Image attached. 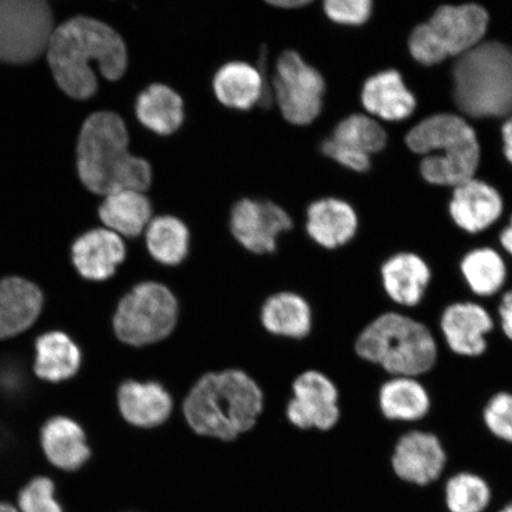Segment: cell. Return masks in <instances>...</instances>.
I'll list each match as a JSON object with an SVG mask.
<instances>
[{"label": "cell", "mask_w": 512, "mask_h": 512, "mask_svg": "<svg viewBox=\"0 0 512 512\" xmlns=\"http://www.w3.org/2000/svg\"><path fill=\"white\" fill-rule=\"evenodd\" d=\"M264 407V392L251 375L224 369L202 375L177 409L198 437L233 443L254 430Z\"/></svg>", "instance_id": "7a4b0ae2"}, {"label": "cell", "mask_w": 512, "mask_h": 512, "mask_svg": "<svg viewBox=\"0 0 512 512\" xmlns=\"http://www.w3.org/2000/svg\"><path fill=\"white\" fill-rule=\"evenodd\" d=\"M47 53L57 86L76 100L89 99L98 89L95 64L110 81L123 78L128 66L123 37L110 25L83 16L69 19L55 29Z\"/></svg>", "instance_id": "6da1fadb"}, {"label": "cell", "mask_w": 512, "mask_h": 512, "mask_svg": "<svg viewBox=\"0 0 512 512\" xmlns=\"http://www.w3.org/2000/svg\"><path fill=\"white\" fill-rule=\"evenodd\" d=\"M483 421L488 431L504 443L512 444V393H497L486 403Z\"/></svg>", "instance_id": "836d02e7"}, {"label": "cell", "mask_w": 512, "mask_h": 512, "mask_svg": "<svg viewBox=\"0 0 512 512\" xmlns=\"http://www.w3.org/2000/svg\"><path fill=\"white\" fill-rule=\"evenodd\" d=\"M503 200L491 185L473 178L454 188L450 214L459 228L470 234L488 229L502 215Z\"/></svg>", "instance_id": "603a6c76"}, {"label": "cell", "mask_w": 512, "mask_h": 512, "mask_svg": "<svg viewBox=\"0 0 512 512\" xmlns=\"http://www.w3.org/2000/svg\"><path fill=\"white\" fill-rule=\"evenodd\" d=\"M460 271L470 291L480 298L496 296L508 279L502 255L490 247L476 248L467 253L460 262Z\"/></svg>", "instance_id": "f546056e"}, {"label": "cell", "mask_w": 512, "mask_h": 512, "mask_svg": "<svg viewBox=\"0 0 512 512\" xmlns=\"http://www.w3.org/2000/svg\"><path fill=\"white\" fill-rule=\"evenodd\" d=\"M99 216L107 229L121 238L134 239L149 227L152 204L143 191H118L106 196L99 208Z\"/></svg>", "instance_id": "f1b7e54d"}, {"label": "cell", "mask_w": 512, "mask_h": 512, "mask_svg": "<svg viewBox=\"0 0 512 512\" xmlns=\"http://www.w3.org/2000/svg\"><path fill=\"white\" fill-rule=\"evenodd\" d=\"M136 114L147 130L158 136H171L184 124V101L174 88L153 83L138 95Z\"/></svg>", "instance_id": "83f0119b"}, {"label": "cell", "mask_w": 512, "mask_h": 512, "mask_svg": "<svg viewBox=\"0 0 512 512\" xmlns=\"http://www.w3.org/2000/svg\"><path fill=\"white\" fill-rule=\"evenodd\" d=\"M498 319L503 334L512 342V290L505 292L499 303Z\"/></svg>", "instance_id": "8d00e7d4"}, {"label": "cell", "mask_w": 512, "mask_h": 512, "mask_svg": "<svg viewBox=\"0 0 512 512\" xmlns=\"http://www.w3.org/2000/svg\"><path fill=\"white\" fill-rule=\"evenodd\" d=\"M355 354L389 376L419 377L438 361V344L430 328L396 311L370 319L357 335Z\"/></svg>", "instance_id": "277c9868"}, {"label": "cell", "mask_w": 512, "mask_h": 512, "mask_svg": "<svg viewBox=\"0 0 512 512\" xmlns=\"http://www.w3.org/2000/svg\"><path fill=\"white\" fill-rule=\"evenodd\" d=\"M115 405L121 420L138 431L165 426L174 416L177 403L163 383L128 379L119 384Z\"/></svg>", "instance_id": "4fadbf2b"}, {"label": "cell", "mask_w": 512, "mask_h": 512, "mask_svg": "<svg viewBox=\"0 0 512 512\" xmlns=\"http://www.w3.org/2000/svg\"><path fill=\"white\" fill-rule=\"evenodd\" d=\"M453 98L469 117L512 115V49L501 42H482L458 57L452 70Z\"/></svg>", "instance_id": "8992f818"}, {"label": "cell", "mask_w": 512, "mask_h": 512, "mask_svg": "<svg viewBox=\"0 0 512 512\" xmlns=\"http://www.w3.org/2000/svg\"><path fill=\"white\" fill-rule=\"evenodd\" d=\"M85 364L81 345L68 332L50 329L40 332L32 343V374L50 386L72 382Z\"/></svg>", "instance_id": "2e32d148"}, {"label": "cell", "mask_w": 512, "mask_h": 512, "mask_svg": "<svg viewBox=\"0 0 512 512\" xmlns=\"http://www.w3.org/2000/svg\"><path fill=\"white\" fill-rule=\"evenodd\" d=\"M192 238L187 223L176 216L155 217L145 230V247L159 266L182 267L191 255Z\"/></svg>", "instance_id": "4316f807"}, {"label": "cell", "mask_w": 512, "mask_h": 512, "mask_svg": "<svg viewBox=\"0 0 512 512\" xmlns=\"http://www.w3.org/2000/svg\"><path fill=\"white\" fill-rule=\"evenodd\" d=\"M377 406L388 421L418 422L430 413L432 400L419 377L390 376L377 390Z\"/></svg>", "instance_id": "484cf974"}, {"label": "cell", "mask_w": 512, "mask_h": 512, "mask_svg": "<svg viewBox=\"0 0 512 512\" xmlns=\"http://www.w3.org/2000/svg\"><path fill=\"white\" fill-rule=\"evenodd\" d=\"M390 463L403 482L426 486L443 475L447 454L437 435L414 430L396 441Z\"/></svg>", "instance_id": "9a60e30c"}, {"label": "cell", "mask_w": 512, "mask_h": 512, "mask_svg": "<svg viewBox=\"0 0 512 512\" xmlns=\"http://www.w3.org/2000/svg\"><path fill=\"white\" fill-rule=\"evenodd\" d=\"M291 393L285 416L296 430L326 433L341 421V393L335 381L322 371L310 369L299 374L292 382Z\"/></svg>", "instance_id": "8fae6325"}, {"label": "cell", "mask_w": 512, "mask_h": 512, "mask_svg": "<svg viewBox=\"0 0 512 512\" xmlns=\"http://www.w3.org/2000/svg\"><path fill=\"white\" fill-rule=\"evenodd\" d=\"M306 234L316 246L335 252L354 240L358 217L351 204L339 198H320L306 211Z\"/></svg>", "instance_id": "ffe728a7"}, {"label": "cell", "mask_w": 512, "mask_h": 512, "mask_svg": "<svg viewBox=\"0 0 512 512\" xmlns=\"http://www.w3.org/2000/svg\"><path fill=\"white\" fill-rule=\"evenodd\" d=\"M381 284L388 299L402 307L421 304L431 284L432 272L427 262L414 253H398L383 262Z\"/></svg>", "instance_id": "7402d4cb"}, {"label": "cell", "mask_w": 512, "mask_h": 512, "mask_svg": "<svg viewBox=\"0 0 512 512\" xmlns=\"http://www.w3.org/2000/svg\"><path fill=\"white\" fill-rule=\"evenodd\" d=\"M311 0H275V2H268L273 8L281 10H297L311 5Z\"/></svg>", "instance_id": "f35d334b"}, {"label": "cell", "mask_w": 512, "mask_h": 512, "mask_svg": "<svg viewBox=\"0 0 512 512\" xmlns=\"http://www.w3.org/2000/svg\"><path fill=\"white\" fill-rule=\"evenodd\" d=\"M323 8L331 22L347 27H360L373 14V2L370 0H328Z\"/></svg>", "instance_id": "e575fe53"}, {"label": "cell", "mask_w": 512, "mask_h": 512, "mask_svg": "<svg viewBox=\"0 0 512 512\" xmlns=\"http://www.w3.org/2000/svg\"><path fill=\"white\" fill-rule=\"evenodd\" d=\"M0 512H19L15 505L6 502H0Z\"/></svg>", "instance_id": "60d3db41"}, {"label": "cell", "mask_w": 512, "mask_h": 512, "mask_svg": "<svg viewBox=\"0 0 512 512\" xmlns=\"http://www.w3.org/2000/svg\"><path fill=\"white\" fill-rule=\"evenodd\" d=\"M408 149L424 156L421 176L433 185L458 187L475 178L480 146L475 128L457 114L432 115L407 133Z\"/></svg>", "instance_id": "5b68a950"}, {"label": "cell", "mask_w": 512, "mask_h": 512, "mask_svg": "<svg viewBox=\"0 0 512 512\" xmlns=\"http://www.w3.org/2000/svg\"><path fill=\"white\" fill-rule=\"evenodd\" d=\"M498 512H512V502L508 505H505V507L502 510H499Z\"/></svg>", "instance_id": "b9f144b4"}, {"label": "cell", "mask_w": 512, "mask_h": 512, "mask_svg": "<svg viewBox=\"0 0 512 512\" xmlns=\"http://www.w3.org/2000/svg\"><path fill=\"white\" fill-rule=\"evenodd\" d=\"M229 229L243 251L271 256L278 252L281 235L293 229V221L277 203L242 198L230 211Z\"/></svg>", "instance_id": "7c38bea8"}, {"label": "cell", "mask_w": 512, "mask_h": 512, "mask_svg": "<svg viewBox=\"0 0 512 512\" xmlns=\"http://www.w3.org/2000/svg\"><path fill=\"white\" fill-rule=\"evenodd\" d=\"M19 512H64L56 499V485L47 476L29 480L18 494Z\"/></svg>", "instance_id": "d6a6232c"}, {"label": "cell", "mask_w": 512, "mask_h": 512, "mask_svg": "<svg viewBox=\"0 0 512 512\" xmlns=\"http://www.w3.org/2000/svg\"><path fill=\"white\" fill-rule=\"evenodd\" d=\"M42 456L55 469L76 472L93 457L86 428L72 416L59 414L43 422L38 433Z\"/></svg>", "instance_id": "e0dca14e"}, {"label": "cell", "mask_w": 512, "mask_h": 512, "mask_svg": "<svg viewBox=\"0 0 512 512\" xmlns=\"http://www.w3.org/2000/svg\"><path fill=\"white\" fill-rule=\"evenodd\" d=\"M502 138L504 143V156L512 164V115L505 121L502 127Z\"/></svg>", "instance_id": "74e56055"}, {"label": "cell", "mask_w": 512, "mask_h": 512, "mask_svg": "<svg viewBox=\"0 0 512 512\" xmlns=\"http://www.w3.org/2000/svg\"><path fill=\"white\" fill-rule=\"evenodd\" d=\"M489 22L488 11L478 4L440 6L409 35V53L424 66L458 59L483 42Z\"/></svg>", "instance_id": "ba28073f"}, {"label": "cell", "mask_w": 512, "mask_h": 512, "mask_svg": "<svg viewBox=\"0 0 512 512\" xmlns=\"http://www.w3.org/2000/svg\"><path fill=\"white\" fill-rule=\"evenodd\" d=\"M271 91L281 115L292 125H310L323 111V75L297 51L287 50L278 57Z\"/></svg>", "instance_id": "9c48e42d"}, {"label": "cell", "mask_w": 512, "mask_h": 512, "mask_svg": "<svg viewBox=\"0 0 512 512\" xmlns=\"http://www.w3.org/2000/svg\"><path fill=\"white\" fill-rule=\"evenodd\" d=\"M130 512H132V511H130Z\"/></svg>", "instance_id": "7bdbcfd3"}, {"label": "cell", "mask_w": 512, "mask_h": 512, "mask_svg": "<svg viewBox=\"0 0 512 512\" xmlns=\"http://www.w3.org/2000/svg\"><path fill=\"white\" fill-rule=\"evenodd\" d=\"M43 288L22 275L0 279V342L29 334L40 324L46 310Z\"/></svg>", "instance_id": "5bb4252c"}, {"label": "cell", "mask_w": 512, "mask_h": 512, "mask_svg": "<svg viewBox=\"0 0 512 512\" xmlns=\"http://www.w3.org/2000/svg\"><path fill=\"white\" fill-rule=\"evenodd\" d=\"M361 100L370 117L384 121L406 120L416 108L415 96L393 69L370 76L364 82Z\"/></svg>", "instance_id": "d4e9b609"}, {"label": "cell", "mask_w": 512, "mask_h": 512, "mask_svg": "<svg viewBox=\"0 0 512 512\" xmlns=\"http://www.w3.org/2000/svg\"><path fill=\"white\" fill-rule=\"evenodd\" d=\"M490 485L472 472H459L447 480L445 499L450 512H484L491 502Z\"/></svg>", "instance_id": "1f68e13d"}, {"label": "cell", "mask_w": 512, "mask_h": 512, "mask_svg": "<svg viewBox=\"0 0 512 512\" xmlns=\"http://www.w3.org/2000/svg\"><path fill=\"white\" fill-rule=\"evenodd\" d=\"M499 242H501L504 251L512 256V216L509 226L505 228L501 236H499Z\"/></svg>", "instance_id": "ab89813d"}, {"label": "cell", "mask_w": 512, "mask_h": 512, "mask_svg": "<svg viewBox=\"0 0 512 512\" xmlns=\"http://www.w3.org/2000/svg\"><path fill=\"white\" fill-rule=\"evenodd\" d=\"M494 328L495 320L489 310L475 302L448 305L440 317V331L448 349L462 357L484 355Z\"/></svg>", "instance_id": "ac0fdd59"}, {"label": "cell", "mask_w": 512, "mask_h": 512, "mask_svg": "<svg viewBox=\"0 0 512 512\" xmlns=\"http://www.w3.org/2000/svg\"><path fill=\"white\" fill-rule=\"evenodd\" d=\"M181 318V305L174 291L158 280L132 286L118 300L112 329L118 342L132 349H146L168 341Z\"/></svg>", "instance_id": "52a82bcc"}, {"label": "cell", "mask_w": 512, "mask_h": 512, "mask_svg": "<svg viewBox=\"0 0 512 512\" xmlns=\"http://www.w3.org/2000/svg\"><path fill=\"white\" fill-rule=\"evenodd\" d=\"M55 31L43 0H0V61L27 63L47 51Z\"/></svg>", "instance_id": "30bf717a"}, {"label": "cell", "mask_w": 512, "mask_h": 512, "mask_svg": "<svg viewBox=\"0 0 512 512\" xmlns=\"http://www.w3.org/2000/svg\"><path fill=\"white\" fill-rule=\"evenodd\" d=\"M125 121L113 112H98L83 123L78 143V170L83 184L98 195L123 190L146 191L152 168L128 151Z\"/></svg>", "instance_id": "3957f363"}, {"label": "cell", "mask_w": 512, "mask_h": 512, "mask_svg": "<svg viewBox=\"0 0 512 512\" xmlns=\"http://www.w3.org/2000/svg\"><path fill=\"white\" fill-rule=\"evenodd\" d=\"M127 258L123 238L107 228H96L76 239L72 262L80 278L88 283H106L117 275Z\"/></svg>", "instance_id": "d6986e66"}, {"label": "cell", "mask_w": 512, "mask_h": 512, "mask_svg": "<svg viewBox=\"0 0 512 512\" xmlns=\"http://www.w3.org/2000/svg\"><path fill=\"white\" fill-rule=\"evenodd\" d=\"M259 320L267 335L284 341L302 342L312 334L315 313L302 294L280 291L262 303Z\"/></svg>", "instance_id": "44dd1931"}, {"label": "cell", "mask_w": 512, "mask_h": 512, "mask_svg": "<svg viewBox=\"0 0 512 512\" xmlns=\"http://www.w3.org/2000/svg\"><path fill=\"white\" fill-rule=\"evenodd\" d=\"M215 98L224 107L249 111L265 104L266 82L260 70L251 63L232 61L217 69L213 78Z\"/></svg>", "instance_id": "cb8c5ba5"}, {"label": "cell", "mask_w": 512, "mask_h": 512, "mask_svg": "<svg viewBox=\"0 0 512 512\" xmlns=\"http://www.w3.org/2000/svg\"><path fill=\"white\" fill-rule=\"evenodd\" d=\"M331 138L369 157L381 152L388 143V134L379 121L358 113L339 121Z\"/></svg>", "instance_id": "4dcf8cb0"}, {"label": "cell", "mask_w": 512, "mask_h": 512, "mask_svg": "<svg viewBox=\"0 0 512 512\" xmlns=\"http://www.w3.org/2000/svg\"><path fill=\"white\" fill-rule=\"evenodd\" d=\"M322 152L324 156L351 171L366 172L371 166V157L352 150L350 147L336 142L331 137L324 140Z\"/></svg>", "instance_id": "d590c367"}]
</instances>
